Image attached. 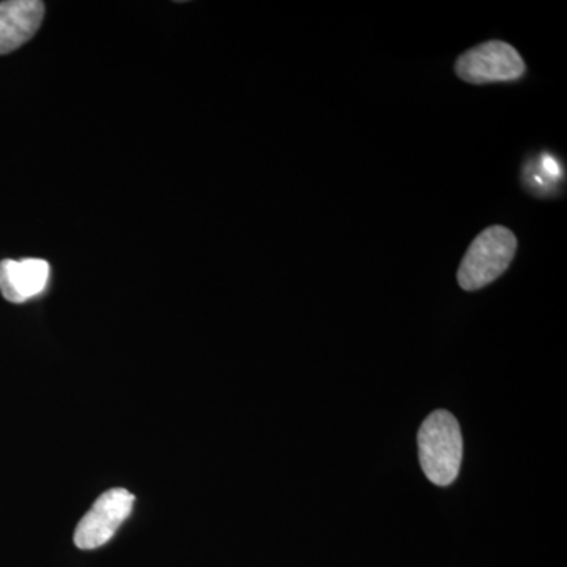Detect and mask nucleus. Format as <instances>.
Masks as SVG:
<instances>
[{
    "label": "nucleus",
    "mask_w": 567,
    "mask_h": 567,
    "mask_svg": "<svg viewBox=\"0 0 567 567\" xmlns=\"http://www.w3.org/2000/svg\"><path fill=\"white\" fill-rule=\"evenodd\" d=\"M420 464L432 484L447 487L461 472L464 442L461 425L446 410L431 413L417 432Z\"/></svg>",
    "instance_id": "nucleus-1"
},
{
    "label": "nucleus",
    "mask_w": 567,
    "mask_h": 567,
    "mask_svg": "<svg viewBox=\"0 0 567 567\" xmlns=\"http://www.w3.org/2000/svg\"><path fill=\"white\" fill-rule=\"evenodd\" d=\"M516 251V235L507 227H488L477 235L462 259L457 271L458 286L468 292L483 289L505 274Z\"/></svg>",
    "instance_id": "nucleus-2"
},
{
    "label": "nucleus",
    "mask_w": 567,
    "mask_h": 567,
    "mask_svg": "<svg viewBox=\"0 0 567 567\" xmlns=\"http://www.w3.org/2000/svg\"><path fill=\"white\" fill-rule=\"evenodd\" d=\"M456 74L468 84H494L520 80L527 71L516 48L505 41L494 40L477 44L457 59Z\"/></svg>",
    "instance_id": "nucleus-3"
},
{
    "label": "nucleus",
    "mask_w": 567,
    "mask_h": 567,
    "mask_svg": "<svg viewBox=\"0 0 567 567\" xmlns=\"http://www.w3.org/2000/svg\"><path fill=\"white\" fill-rule=\"evenodd\" d=\"M134 495L126 488H112L96 499L74 532V544L93 550L110 543L123 522L132 514Z\"/></svg>",
    "instance_id": "nucleus-4"
},
{
    "label": "nucleus",
    "mask_w": 567,
    "mask_h": 567,
    "mask_svg": "<svg viewBox=\"0 0 567 567\" xmlns=\"http://www.w3.org/2000/svg\"><path fill=\"white\" fill-rule=\"evenodd\" d=\"M44 3L39 0L0 2V55L10 54L39 31Z\"/></svg>",
    "instance_id": "nucleus-5"
},
{
    "label": "nucleus",
    "mask_w": 567,
    "mask_h": 567,
    "mask_svg": "<svg viewBox=\"0 0 567 567\" xmlns=\"http://www.w3.org/2000/svg\"><path fill=\"white\" fill-rule=\"evenodd\" d=\"M50 274V264L43 259L2 260L0 292L11 303H24L44 292Z\"/></svg>",
    "instance_id": "nucleus-6"
}]
</instances>
